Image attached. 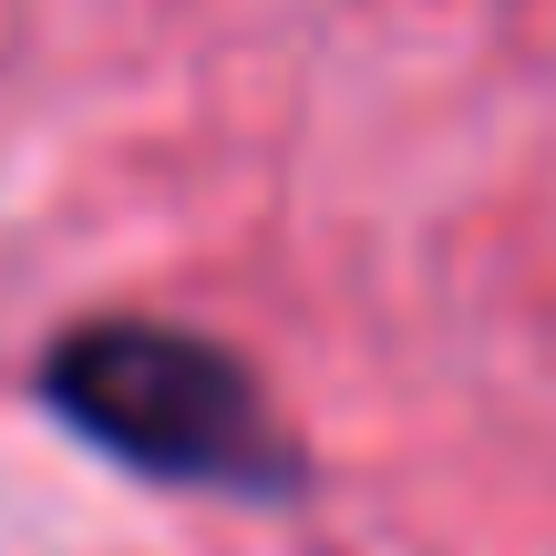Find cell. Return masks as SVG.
Listing matches in <instances>:
<instances>
[{
  "instance_id": "1",
  "label": "cell",
  "mask_w": 556,
  "mask_h": 556,
  "mask_svg": "<svg viewBox=\"0 0 556 556\" xmlns=\"http://www.w3.org/2000/svg\"><path fill=\"white\" fill-rule=\"evenodd\" d=\"M52 413L73 422L83 443L124 454L135 475H165V484H217V495H289L299 484V454L278 443L258 381L238 371L227 351L186 330H144V319H93L52 351L41 371Z\"/></svg>"
}]
</instances>
